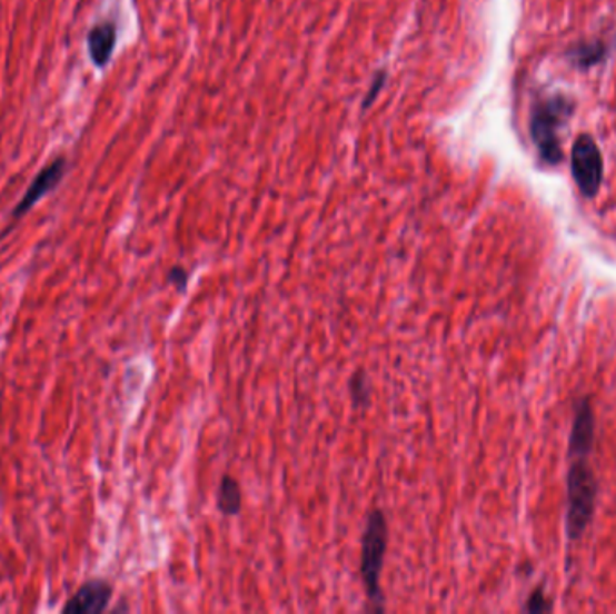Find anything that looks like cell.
Listing matches in <instances>:
<instances>
[{"label":"cell","mask_w":616,"mask_h":614,"mask_svg":"<svg viewBox=\"0 0 616 614\" xmlns=\"http://www.w3.org/2000/svg\"><path fill=\"white\" fill-rule=\"evenodd\" d=\"M87 43H89V55L95 66H107L115 52L116 26L112 22H101V24L95 26L90 29Z\"/></svg>","instance_id":"9c48e42d"},{"label":"cell","mask_w":616,"mask_h":614,"mask_svg":"<svg viewBox=\"0 0 616 614\" xmlns=\"http://www.w3.org/2000/svg\"><path fill=\"white\" fill-rule=\"evenodd\" d=\"M186 279H188V275H186L185 269L176 267V269L171 270L170 281L171 284H176L177 287H180V289H185Z\"/></svg>","instance_id":"7c38bea8"},{"label":"cell","mask_w":616,"mask_h":614,"mask_svg":"<svg viewBox=\"0 0 616 614\" xmlns=\"http://www.w3.org/2000/svg\"><path fill=\"white\" fill-rule=\"evenodd\" d=\"M574 112V100L565 95L545 96L531 107L530 138L545 165L555 166L563 161L560 132L568 127Z\"/></svg>","instance_id":"6da1fadb"},{"label":"cell","mask_w":616,"mask_h":614,"mask_svg":"<svg viewBox=\"0 0 616 614\" xmlns=\"http://www.w3.org/2000/svg\"><path fill=\"white\" fill-rule=\"evenodd\" d=\"M572 177L584 199H595L604 182L603 151L589 133H580L575 139L569 157Z\"/></svg>","instance_id":"277c9868"},{"label":"cell","mask_w":616,"mask_h":614,"mask_svg":"<svg viewBox=\"0 0 616 614\" xmlns=\"http://www.w3.org/2000/svg\"><path fill=\"white\" fill-rule=\"evenodd\" d=\"M382 83H385V72H379V76H377V80H375L374 87H371V92L368 98L365 100V107H368V105L374 101L375 96H377V92H379L380 87H382Z\"/></svg>","instance_id":"4fadbf2b"},{"label":"cell","mask_w":616,"mask_h":614,"mask_svg":"<svg viewBox=\"0 0 616 614\" xmlns=\"http://www.w3.org/2000/svg\"><path fill=\"white\" fill-rule=\"evenodd\" d=\"M609 55V46L604 40H586L574 43L566 51V58L578 71H589L593 67L600 66Z\"/></svg>","instance_id":"ba28073f"},{"label":"cell","mask_w":616,"mask_h":614,"mask_svg":"<svg viewBox=\"0 0 616 614\" xmlns=\"http://www.w3.org/2000/svg\"><path fill=\"white\" fill-rule=\"evenodd\" d=\"M386 548H388V523L382 512L375 511L366 525L362 552H360V573H362L366 591L374 602H379L380 572L385 564Z\"/></svg>","instance_id":"3957f363"},{"label":"cell","mask_w":616,"mask_h":614,"mask_svg":"<svg viewBox=\"0 0 616 614\" xmlns=\"http://www.w3.org/2000/svg\"><path fill=\"white\" fill-rule=\"evenodd\" d=\"M595 439V413L588 397L575 406L574 427L569 435V458H589Z\"/></svg>","instance_id":"52a82bcc"},{"label":"cell","mask_w":616,"mask_h":614,"mask_svg":"<svg viewBox=\"0 0 616 614\" xmlns=\"http://www.w3.org/2000/svg\"><path fill=\"white\" fill-rule=\"evenodd\" d=\"M568 512L566 534L569 541H578L586 534L597 503L598 483L588 458H574L568 471Z\"/></svg>","instance_id":"7a4b0ae2"},{"label":"cell","mask_w":616,"mask_h":614,"mask_svg":"<svg viewBox=\"0 0 616 614\" xmlns=\"http://www.w3.org/2000/svg\"><path fill=\"white\" fill-rule=\"evenodd\" d=\"M554 610L550 598L545 595V591L536 590L528 596L527 605L523 607L525 613L539 614V613H550Z\"/></svg>","instance_id":"8fae6325"},{"label":"cell","mask_w":616,"mask_h":614,"mask_svg":"<svg viewBox=\"0 0 616 614\" xmlns=\"http://www.w3.org/2000/svg\"><path fill=\"white\" fill-rule=\"evenodd\" d=\"M112 586L103 578L87 581L63 605V614H100L109 610Z\"/></svg>","instance_id":"5b68a950"},{"label":"cell","mask_w":616,"mask_h":614,"mask_svg":"<svg viewBox=\"0 0 616 614\" xmlns=\"http://www.w3.org/2000/svg\"><path fill=\"white\" fill-rule=\"evenodd\" d=\"M242 506V492L237 479L231 476L223 477L219 487V508L226 515H235L240 512Z\"/></svg>","instance_id":"30bf717a"},{"label":"cell","mask_w":616,"mask_h":614,"mask_svg":"<svg viewBox=\"0 0 616 614\" xmlns=\"http://www.w3.org/2000/svg\"><path fill=\"white\" fill-rule=\"evenodd\" d=\"M66 170L67 162L63 157H58L51 165L46 166L39 176L34 177L22 200L17 204V208L13 209V218L24 217L29 209L33 208L34 204L43 199L46 195L51 194L52 189L62 182Z\"/></svg>","instance_id":"8992f818"}]
</instances>
